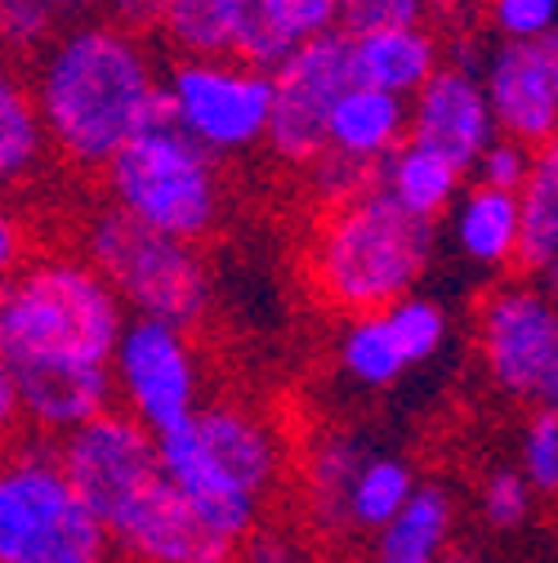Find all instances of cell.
<instances>
[{
	"label": "cell",
	"mask_w": 558,
	"mask_h": 563,
	"mask_svg": "<svg viewBox=\"0 0 558 563\" xmlns=\"http://www.w3.org/2000/svg\"><path fill=\"white\" fill-rule=\"evenodd\" d=\"M103 201L161 238L201 246L215 238L228 210L220 162L205 157L175 125L157 121L99 170Z\"/></svg>",
	"instance_id": "cell-5"
},
{
	"label": "cell",
	"mask_w": 558,
	"mask_h": 563,
	"mask_svg": "<svg viewBox=\"0 0 558 563\" xmlns=\"http://www.w3.org/2000/svg\"><path fill=\"white\" fill-rule=\"evenodd\" d=\"M434 251L438 229L371 188L317 210L304 242V282L326 309L362 318L415 296Z\"/></svg>",
	"instance_id": "cell-3"
},
{
	"label": "cell",
	"mask_w": 558,
	"mask_h": 563,
	"mask_svg": "<svg viewBox=\"0 0 558 563\" xmlns=\"http://www.w3.org/2000/svg\"><path fill=\"white\" fill-rule=\"evenodd\" d=\"M532 497L536 492L527 487V478L518 470H496L482 483V515L492 528H518L532 515Z\"/></svg>",
	"instance_id": "cell-34"
},
{
	"label": "cell",
	"mask_w": 558,
	"mask_h": 563,
	"mask_svg": "<svg viewBox=\"0 0 558 563\" xmlns=\"http://www.w3.org/2000/svg\"><path fill=\"white\" fill-rule=\"evenodd\" d=\"M41 251L36 242V220H32V210L10 197V192H0V287Z\"/></svg>",
	"instance_id": "cell-32"
},
{
	"label": "cell",
	"mask_w": 558,
	"mask_h": 563,
	"mask_svg": "<svg viewBox=\"0 0 558 563\" xmlns=\"http://www.w3.org/2000/svg\"><path fill=\"white\" fill-rule=\"evenodd\" d=\"M518 474L527 478L532 492L554 497L558 492V411H536L523 430V465Z\"/></svg>",
	"instance_id": "cell-31"
},
{
	"label": "cell",
	"mask_w": 558,
	"mask_h": 563,
	"mask_svg": "<svg viewBox=\"0 0 558 563\" xmlns=\"http://www.w3.org/2000/svg\"><path fill=\"white\" fill-rule=\"evenodd\" d=\"M540 291H545V296L558 305V251H554V260L540 268Z\"/></svg>",
	"instance_id": "cell-40"
},
{
	"label": "cell",
	"mask_w": 558,
	"mask_h": 563,
	"mask_svg": "<svg viewBox=\"0 0 558 563\" xmlns=\"http://www.w3.org/2000/svg\"><path fill=\"white\" fill-rule=\"evenodd\" d=\"M157 36L175 58H242L250 0H166Z\"/></svg>",
	"instance_id": "cell-20"
},
{
	"label": "cell",
	"mask_w": 558,
	"mask_h": 563,
	"mask_svg": "<svg viewBox=\"0 0 558 563\" xmlns=\"http://www.w3.org/2000/svg\"><path fill=\"white\" fill-rule=\"evenodd\" d=\"M451 523L456 506L447 492L434 483L415 487V497L398 510V519L380 528L376 563H443V554L451 550Z\"/></svg>",
	"instance_id": "cell-24"
},
{
	"label": "cell",
	"mask_w": 558,
	"mask_h": 563,
	"mask_svg": "<svg viewBox=\"0 0 558 563\" xmlns=\"http://www.w3.org/2000/svg\"><path fill=\"white\" fill-rule=\"evenodd\" d=\"M447 331L451 322L443 305H434L429 296H406L389 309L348 318L335 344V358L344 376H354L367 389H384L402 380L411 367L429 363L447 344Z\"/></svg>",
	"instance_id": "cell-14"
},
{
	"label": "cell",
	"mask_w": 558,
	"mask_h": 563,
	"mask_svg": "<svg viewBox=\"0 0 558 563\" xmlns=\"http://www.w3.org/2000/svg\"><path fill=\"white\" fill-rule=\"evenodd\" d=\"M536 398H540V407H545V411H558V363L549 367V376H545V385H540V394H536Z\"/></svg>",
	"instance_id": "cell-39"
},
{
	"label": "cell",
	"mask_w": 558,
	"mask_h": 563,
	"mask_svg": "<svg viewBox=\"0 0 558 563\" xmlns=\"http://www.w3.org/2000/svg\"><path fill=\"white\" fill-rule=\"evenodd\" d=\"M259 519L192 501L166 474L130 515L108 528V541L138 563H233Z\"/></svg>",
	"instance_id": "cell-12"
},
{
	"label": "cell",
	"mask_w": 558,
	"mask_h": 563,
	"mask_svg": "<svg viewBox=\"0 0 558 563\" xmlns=\"http://www.w3.org/2000/svg\"><path fill=\"white\" fill-rule=\"evenodd\" d=\"M487 19L510 45H540L558 32V0H487Z\"/></svg>",
	"instance_id": "cell-30"
},
{
	"label": "cell",
	"mask_w": 558,
	"mask_h": 563,
	"mask_svg": "<svg viewBox=\"0 0 558 563\" xmlns=\"http://www.w3.org/2000/svg\"><path fill=\"white\" fill-rule=\"evenodd\" d=\"M23 434V411H19V394H14V376L0 358V452L14 448Z\"/></svg>",
	"instance_id": "cell-36"
},
{
	"label": "cell",
	"mask_w": 558,
	"mask_h": 563,
	"mask_svg": "<svg viewBox=\"0 0 558 563\" xmlns=\"http://www.w3.org/2000/svg\"><path fill=\"white\" fill-rule=\"evenodd\" d=\"M344 41H348V81L393 95L402 103L443 67V41L434 36V27H389Z\"/></svg>",
	"instance_id": "cell-17"
},
{
	"label": "cell",
	"mask_w": 558,
	"mask_h": 563,
	"mask_svg": "<svg viewBox=\"0 0 558 563\" xmlns=\"http://www.w3.org/2000/svg\"><path fill=\"white\" fill-rule=\"evenodd\" d=\"M478 81H482L487 108H492L496 134L540 153L558 130V95L545 77L540 49L496 41L478 67Z\"/></svg>",
	"instance_id": "cell-16"
},
{
	"label": "cell",
	"mask_w": 558,
	"mask_h": 563,
	"mask_svg": "<svg viewBox=\"0 0 558 563\" xmlns=\"http://www.w3.org/2000/svg\"><path fill=\"white\" fill-rule=\"evenodd\" d=\"M558 251V175L540 162L518 188V268L540 273Z\"/></svg>",
	"instance_id": "cell-28"
},
{
	"label": "cell",
	"mask_w": 558,
	"mask_h": 563,
	"mask_svg": "<svg viewBox=\"0 0 558 563\" xmlns=\"http://www.w3.org/2000/svg\"><path fill=\"white\" fill-rule=\"evenodd\" d=\"M443 563H482L478 554H469V550H447L443 554Z\"/></svg>",
	"instance_id": "cell-42"
},
{
	"label": "cell",
	"mask_w": 558,
	"mask_h": 563,
	"mask_svg": "<svg viewBox=\"0 0 558 563\" xmlns=\"http://www.w3.org/2000/svg\"><path fill=\"white\" fill-rule=\"evenodd\" d=\"M434 0H335V27L344 36L389 32V27H429Z\"/></svg>",
	"instance_id": "cell-29"
},
{
	"label": "cell",
	"mask_w": 558,
	"mask_h": 563,
	"mask_svg": "<svg viewBox=\"0 0 558 563\" xmlns=\"http://www.w3.org/2000/svg\"><path fill=\"white\" fill-rule=\"evenodd\" d=\"M536 162H540L549 175H558V130H554V139H549V144L536 153Z\"/></svg>",
	"instance_id": "cell-41"
},
{
	"label": "cell",
	"mask_w": 558,
	"mask_h": 563,
	"mask_svg": "<svg viewBox=\"0 0 558 563\" xmlns=\"http://www.w3.org/2000/svg\"><path fill=\"white\" fill-rule=\"evenodd\" d=\"M86 19L94 0H0V54L27 67Z\"/></svg>",
	"instance_id": "cell-25"
},
{
	"label": "cell",
	"mask_w": 558,
	"mask_h": 563,
	"mask_svg": "<svg viewBox=\"0 0 558 563\" xmlns=\"http://www.w3.org/2000/svg\"><path fill=\"white\" fill-rule=\"evenodd\" d=\"M94 14L134 32V36H157L161 14H166V0H94Z\"/></svg>",
	"instance_id": "cell-35"
},
{
	"label": "cell",
	"mask_w": 558,
	"mask_h": 563,
	"mask_svg": "<svg viewBox=\"0 0 558 563\" xmlns=\"http://www.w3.org/2000/svg\"><path fill=\"white\" fill-rule=\"evenodd\" d=\"M447 220H451V238L469 264H478V268L518 264V197L514 192L465 184Z\"/></svg>",
	"instance_id": "cell-21"
},
{
	"label": "cell",
	"mask_w": 558,
	"mask_h": 563,
	"mask_svg": "<svg viewBox=\"0 0 558 563\" xmlns=\"http://www.w3.org/2000/svg\"><path fill=\"white\" fill-rule=\"evenodd\" d=\"M242 554H246V563H291L287 541H277V537H250L242 545Z\"/></svg>",
	"instance_id": "cell-37"
},
{
	"label": "cell",
	"mask_w": 558,
	"mask_h": 563,
	"mask_svg": "<svg viewBox=\"0 0 558 563\" xmlns=\"http://www.w3.org/2000/svg\"><path fill=\"white\" fill-rule=\"evenodd\" d=\"M406 139L443 153L465 175L478 166V157L501 139L478 81V63L443 58L438 73L406 99Z\"/></svg>",
	"instance_id": "cell-15"
},
{
	"label": "cell",
	"mask_w": 558,
	"mask_h": 563,
	"mask_svg": "<svg viewBox=\"0 0 558 563\" xmlns=\"http://www.w3.org/2000/svg\"><path fill=\"white\" fill-rule=\"evenodd\" d=\"M406 144V103L367 86H348L326 117V157L362 166L380 175V166Z\"/></svg>",
	"instance_id": "cell-18"
},
{
	"label": "cell",
	"mask_w": 558,
	"mask_h": 563,
	"mask_svg": "<svg viewBox=\"0 0 558 563\" xmlns=\"http://www.w3.org/2000/svg\"><path fill=\"white\" fill-rule=\"evenodd\" d=\"M380 192L389 201H398L406 216L434 224V220L451 216L456 197L465 192V170L456 162H447L443 153L406 139V144L380 166Z\"/></svg>",
	"instance_id": "cell-22"
},
{
	"label": "cell",
	"mask_w": 558,
	"mask_h": 563,
	"mask_svg": "<svg viewBox=\"0 0 558 563\" xmlns=\"http://www.w3.org/2000/svg\"><path fill=\"white\" fill-rule=\"evenodd\" d=\"M536 49H540V63H545V77H549V86H554V95H558V32L545 36Z\"/></svg>",
	"instance_id": "cell-38"
},
{
	"label": "cell",
	"mask_w": 558,
	"mask_h": 563,
	"mask_svg": "<svg viewBox=\"0 0 558 563\" xmlns=\"http://www.w3.org/2000/svg\"><path fill=\"white\" fill-rule=\"evenodd\" d=\"M272 81V108H268V134L264 153L287 166L309 170L326 153V117L335 99L354 86L348 81V41L344 32H326L268 73Z\"/></svg>",
	"instance_id": "cell-11"
},
{
	"label": "cell",
	"mask_w": 558,
	"mask_h": 563,
	"mask_svg": "<svg viewBox=\"0 0 558 563\" xmlns=\"http://www.w3.org/2000/svg\"><path fill=\"white\" fill-rule=\"evenodd\" d=\"M125 318L77 246H41L0 287V358L14 385L108 372Z\"/></svg>",
	"instance_id": "cell-2"
},
{
	"label": "cell",
	"mask_w": 558,
	"mask_h": 563,
	"mask_svg": "<svg viewBox=\"0 0 558 563\" xmlns=\"http://www.w3.org/2000/svg\"><path fill=\"white\" fill-rule=\"evenodd\" d=\"M482 367L505 394L536 398L558 363V305L527 282H505L478 309Z\"/></svg>",
	"instance_id": "cell-13"
},
{
	"label": "cell",
	"mask_w": 558,
	"mask_h": 563,
	"mask_svg": "<svg viewBox=\"0 0 558 563\" xmlns=\"http://www.w3.org/2000/svg\"><path fill=\"white\" fill-rule=\"evenodd\" d=\"M362 461H367V448L358 439H348V434H326L309 452V465H304L309 501H313V515L326 528H348L344 506H348V487H354V474H358Z\"/></svg>",
	"instance_id": "cell-27"
},
{
	"label": "cell",
	"mask_w": 558,
	"mask_h": 563,
	"mask_svg": "<svg viewBox=\"0 0 558 563\" xmlns=\"http://www.w3.org/2000/svg\"><path fill=\"white\" fill-rule=\"evenodd\" d=\"M268 108L272 81L246 58H170L161 67V121L215 162L264 148Z\"/></svg>",
	"instance_id": "cell-8"
},
{
	"label": "cell",
	"mask_w": 558,
	"mask_h": 563,
	"mask_svg": "<svg viewBox=\"0 0 558 563\" xmlns=\"http://www.w3.org/2000/svg\"><path fill=\"white\" fill-rule=\"evenodd\" d=\"M108 372L121 411L138 420L153 439H166L201 411V358L192 331L183 327L125 318Z\"/></svg>",
	"instance_id": "cell-9"
},
{
	"label": "cell",
	"mask_w": 558,
	"mask_h": 563,
	"mask_svg": "<svg viewBox=\"0 0 558 563\" xmlns=\"http://www.w3.org/2000/svg\"><path fill=\"white\" fill-rule=\"evenodd\" d=\"M77 251L130 318H157L192 331L211 313L215 277L205 251L134 224L108 201H94L77 220Z\"/></svg>",
	"instance_id": "cell-4"
},
{
	"label": "cell",
	"mask_w": 558,
	"mask_h": 563,
	"mask_svg": "<svg viewBox=\"0 0 558 563\" xmlns=\"http://www.w3.org/2000/svg\"><path fill=\"white\" fill-rule=\"evenodd\" d=\"M532 170H536V153H532V148L514 144V139H496V144L478 157V166H473V184L496 188V192H514V197H518V188L532 179Z\"/></svg>",
	"instance_id": "cell-33"
},
{
	"label": "cell",
	"mask_w": 558,
	"mask_h": 563,
	"mask_svg": "<svg viewBox=\"0 0 558 563\" xmlns=\"http://www.w3.org/2000/svg\"><path fill=\"white\" fill-rule=\"evenodd\" d=\"M49 162L54 157H49L45 125L32 99L27 67L0 54V192L19 197L45 175Z\"/></svg>",
	"instance_id": "cell-19"
},
{
	"label": "cell",
	"mask_w": 558,
	"mask_h": 563,
	"mask_svg": "<svg viewBox=\"0 0 558 563\" xmlns=\"http://www.w3.org/2000/svg\"><path fill=\"white\" fill-rule=\"evenodd\" d=\"M49 157L99 175L130 139L161 121V58L148 36L86 19L27 63Z\"/></svg>",
	"instance_id": "cell-1"
},
{
	"label": "cell",
	"mask_w": 558,
	"mask_h": 563,
	"mask_svg": "<svg viewBox=\"0 0 558 563\" xmlns=\"http://www.w3.org/2000/svg\"><path fill=\"white\" fill-rule=\"evenodd\" d=\"M54 461L81 506L103 523V532L144 501L161 478L157 439L121 407H108L103 416L54 439Z\"/></svg>",
	"instance_id": "cell-10"
},
{
	"label": "cell",
	"mask_w": 558,
	"mask_h": 563,
	"mask_svg": "<svg viewBox=\"0 0 558 563\" xmlns=\"http://www.w3.org/2000/svg\"><path fill=\"white\" fill-rule=\"evenodd\" d=\"M339 32L335 27V0H250V36L242 58L272 73L287 54L300 45Z\"/></svg>",
	"instance_id": "cell-23"
},
{
	"label": "cell",
	"mask_w": 558,
	"mask_h": 563,
	"mask_svg": "<svg viewBox=\"0 0 558 563\" xmlns=\"http://www.w3.org/2000/svg\"><path fill=\"white\" fill-rule=\"evenodd\" d=\"M161 474L192 501L259 519L264 497L287 470L282 434L242 402H201L188 426L157 439Z\"/></svg>",
	"instance_id": "cell-6"
},
{
	"label": "cell",
	"mask_w": 558,
	"mask_h": 563,
	"mask_svg": "<svg viewBox=\"0 0 558 563\" xmlns=\"http://www.w3.org/2000/svg\"><path fill=\"white\" fill-rule=\"evenodd\" d=\"M108 532L54 461V443L0 452V563H108Z\"/></svg>",
	"instance_id": "cell-7"
},
{
	"label": "cell",
	"mask_w": 558,
	"mask_h": 563,
	"mask_svg": "<svg viewBox=\"0 0 558 563\" xmlns=\"http://www.w3.org/2000/svg\"><path fill=\"white\" fill-rule=\"evenodd\" d=\"M415 470L402 456H384V452H367V461L354 474L348 487V506H344V523L348 528H367L380 532L384 523L398 519V510L415 497Z\"/></svg>",
	"instance_id": "cell-26"
}]
</instances>
